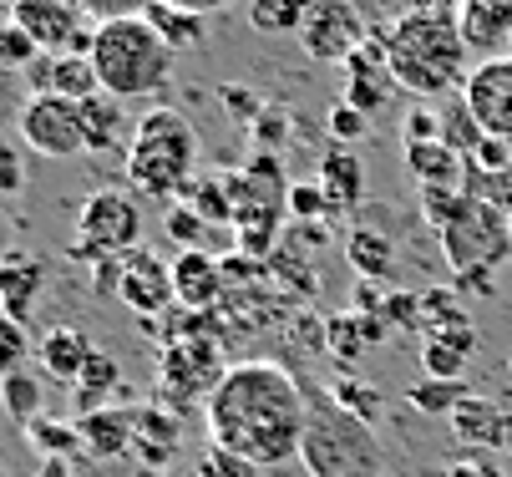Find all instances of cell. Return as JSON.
Here are the masks:
<instances>
[{"mask_svg": "<svg viewBox=\"0 0 512 477\" xmlns=\"http://www.w3.org/2000/svg\"><path fill=\"white\" fill-rule=\"evenodd\" d=\"M305 417H310V396L279 361L229 366L224 381L213 386V396L203 401L208 442L229 447L259 467H279L289 457H300Z\"/></svg>", "mask_w": 512, "mask_h": 477, "instance_id": "6da1fadb", "label": "cell"}, {"mask_svg": "<svg viewBox=\"0 0 512 477\" xmlns=\"http://www.w3.org/2000/svg\"><path fill=\"white\" fill-rule=\"evenodd\" d=\"M386 61L396 87L416 97H447L462 87V66H467V41L457 31V11H406L386 31Z\"/></svg>", "mask_w": 512, "mask_h": 477, "instance_id": "7a4b0ae2", "label": "cell"}, {"mask_svg": "<svg viewBox=\"0 0 512 477\" xmlns=\"http://www.w3.org/2000/svg\"><path fill=\"white\" fill-rule=\"evenodd\" d=\"M198 168V132L183 112L153 107L148 117L132 122V143H127V183L142 198H173L193 188Z\"/></svg>", "mask_w": 512, "mask_h": 477, "instance_id": "3957f363", "label": "cell"}, {"mask_svg": "<svg viewBox=\"0 0 512 477\" xmlns=\"http://www.w3.org/2000/svg\"><path fill=\"white\" fill-rule=\"evenodd\" d=\"M92 72L107 97L132 102V97H158L173 77V46L142 21H107L97 26L92 41Z\"/></svg>", "mask_w": 512, "mask_h": 477, "instance_id": "277c9868", "label": "cell"}, {"mask_svg": "<svg viewBox=\"0 0 512 477\" xmlns=\"http://www.w3.org/2000/svg\"><path fill=\"white\" fill-rule=\"evenodd\" d=\"M310 417L300 437V462L310 477H381V437L376 427H365L350 417L335 396L310 391Z\"/></svg>", "mask_w": 512, "mask_h": 477, "instance_id": "5b68a950", "label": "cell"}, {"mask_svg": "<svg viewBox=\"0 0 512 477\" xmlns=\"http://www.w3.org/2000/svg\"><path fill=\"white\" fill-rule=\"evenodd\" d=\"M442 249H447V264L457 269V275H467V269H497L512 254L507 209L502 203H487L482 193H467L457 203L452 224L442 229Z\"/></svg>", "mask_w": 512, "mask_h": 477, "instance_id": "8992f818", "label": "cell"}, {"mask_svg": "<svg viewBox=\"0 0 512 477\" xmlns=\"http://www.w3.org/2000/svg\"><path fill=\"white\" fill-rule=\"evenodd\" d=\"M142 244V209L137 198L122 193V188H97L82 214H77V244L71 254L87 259V264H102V259H122Z\"/></svg>", "mask_w": 512, "mask_h": 477, "instance_id": "52a82bcc", "label": "cell"}, {"mask_svg": "<svg viewBox=\"0 0 512 477\" xmlns=\"http://www.w3.org/2000/svg\"><path fill=\"white\" fill-rule=\"evenodd\" d=\"M11 16L41 56H92L97 21L82 0H11Z\"/></svg>", "mask_w": 512, "mask_h": 477, "instance_id": "ba28073f", "label": "cell"}, {"mask_svg": "<svg viewBox=\"0 0 512 477\" xmlns=\"http://www.w3.org/2000/svg\"><path fill=\"white\" fill-rule=\"evenodd\" d=\"M21 143L41 158H82L87 153V132H82V102L66 97H31L21 107Z\"/></svg>", "mask_w": 512, "mask_h": 477, "instance_id": "9c48e42d", "label": "cell"}, {"mask_svg": "<svg viewBox=\"0 0 512 477\" xmlns=\"http://www.w3.org/2000/svg\"><path fill=\"white\" fill-rule=\"evenodd\" d=\"M462 102L487 138L512 143V56H487L462 82Z\"/></svg>", "mask_w": 512, "mask_h": 477, "instance_id": "30bf717a", "label": "cell"}, {"mask_svg": "<svg viewBox=\"0 0 512 477\" xmlns=\"http://www.w3.org/2000/svg\"><path fill=\"white\" fill-rule=\"evenodd\" d=\"M365 41V21H360V6L350 0H315V11L300 31V46L310 61H325V66H345L350 51Z\"/></svg>", "mask_w": 512, "mask_h": 477, "instance_id": "8fae6325", "label": "cell"}, {"mask_svg": "<svg viewBox=\"0 0 512 477\" xmlns=\"http://www.w3.org/2000/svg\"><path fill=\"white\" fill-rule=\"evenodd\" d=\"M224 361H218V346L213 340H178V346H168L163 351V391L178 401V406H188V401H208L213 396V386L224 381Z\"/></svg>", "mask_w": 512, "mask_h": 477, "instance_id": "7c38bea8", "label": "cell"}, {"mask_svg": "<svg viewBox=\"0 0 512 477\" xmlns=\"http://www.w3.org/2000/svg\"><path fill=\"white\" fill-rule=\"evenodd\" d=\"M340 72H345V97L340 102H350L365 117H381L391 107L396 77H391V61H386V36H365Z\"/></svg>", "mask_w": 512, "mask_h": 477, "instance_id": "4fadbf2b", "label": "cell"}, {"mask_svg": "<svg viewBox=\"0 0 512 477\" xmlns=\"http://www.w3.org/2000/svg\"><path fill=\"white\" fill-rule=\"evenodd\" d=\"M117 300H122L132 315H148V320L163 315V310H173V305H178V295H173V264L137 244L132 254H122Z\"/></svg>", "mask_w": 512, "mask_h": 477, "instance_id": "5bb4252c", "label": "cell"}, {"mask_svg": "<svg viewBox=\"0 0 512 477\" xmlns=\"http://www.w3.org/2000/svg\"><path fill=\"white\" fill-rule=\"evenodd\" d=\"M46 280H51V269H46L41 254L11 249L6 259H0V315H11V320L31 325V315L41 310Z\"/></svg>", "mask_w": 512, "mask_h": 477, "instance_id": "9a60e30c", "label": "cell"}, {"mask_svg": "<svg viewBox=\"0 0 512 477\" xmlns=\"http://www.w3.org/2000/svg\"><path fill=\"white\" fill-rule=\"evenodd\" d=\"M31 77V97H66V102H87L102 92L97 72H92V56H36L26 66Z\"/></svg>", "mask_w": 512, "mask_h": 477, "instance_id": "2e32d148", "label": "cell"}, {"mask_svg": "<svg viewBox=\"0 0 512 477\" xmlns=\"http://www.w3.org/2000/svg\"><path fill=\"white\" fill-rule=\"evenodd\" d=\"M218 285H224V264H218L208 249H178L173 259V295L178 310H208L218 300Z\"/></svg>", "mask_w": 512, "mask_h": 477, "instance_id": "e0dca14e", "label": "cell"}, {"mask_svg": "<svg viewBox=\"0 0 512 477\" xmlns=\"http://www.w3.org/2000/svg\"><path fill=\"white\" fill-rule=\"evenodd\" d=\"M447 422H452V432H457L462 447L487 452V457H492V452H507V422H512V417L502 412L497 401H487V396H467Z\"/></svg>", "mask_w": 512, "mask_h": 477, "instance_id": "ac0fdd59", "label": "cell"}, {"mask_svg": "<svg viewBox=\"0 0 512 477\" xmlns=\"http://www.w3.org/2000/svg\"><path fill=\"white\" fill-rule=\"evenodd\" d=\"M77 432H82L87 457H97V462L127 457L132 432H137V406H102V412H92V417H77Z\"/></svg>", "mask_w": 512, "mask_h": 477, "instance_id": "d6986e66", "label": "cell"}, {"mask_svg": "<svg viewBox=\"0 0 512 477\" xmlns=\"http://www.w3.org/2000/svg\"><path fill=\"white\" fill-rule=\"evenodd\" d=\"M406 168H411L421 193H467V173H472V163L462 153H452L447 143L406 148Z\"/></svg>", "mask_w": 512, "mask_h": 477, "instance_id": "ffe728a7", "label": "cell"}, {"mask_svg": "<svg viewBox=\"0 0 512 477\" xmlns=\"http://www.w3.org/2000/svg\"><path fill=\"white\" fill-rule=\"evenodd\" d=\"M36 356H41V371H46V376H56V381H66V386H77V376L87 371V361L97 356V346L87 340L82 325H56V330L41 335Z\"/></svg>", "mask_w": 512, "mask_h": 477, "instance_id": "44dd1931", "label": "cell"}, {"mask_svg": "<svg viewBox=\"0 0 512 477\" xmlns=\"http://www.w3.org/2000/svg\"><path fill=\"white\" fill-rule=\"evenodd\" d=\"M320 188L330 198V214H350L355 203L365 198V163L350 148H330L320 158Z\"/></svg>", "mask_w": 512, "mask_h": 477, "instance_id": "7402d4cb", "label": "cell"}, {"mask_svg": "<svg viewBox=\"0 0 512 477\" xmlns=\"http://www.w3.org/2000/svg\"><path fill=\"white\" fill-rule=\"evenodd\" d=\"M457 31L467 46H512V0H462Z\"/></svg>", "mask_w": 512, "mask_h": 477, "instance_id": "603a6c76", "label": "cell"}, {"mask_svg": "<svg viewBox=\"0 0 512 477\" xmlns=\"http://www.w3.org/2000/svg\"><path fill=\"white\" fill-rule=\"evenodd\" d=\"M178 417L158 412V406H137V432H132V457L168 472V457L178 452Z\"/></svg>", "mask_w": 512, "mask_h": 477, "instance_id": "cb8c5ba5", "label": "cell"}, {"mask_svg": "<svg viewBox=\"0 0 512 477\" xmlns=\"http://www.w3.org/2000/svg\"><path fill=\"white\" fill-rule=\"evenodd\" d=\"M82 132H87V153H112V148L132 143V122H127L122 102L107 92L82 102Z\"/></svg>", "mask_w": 512, "mask_h": 477, "instance_id": "d4e9b609", "label": "cell"}, {"mask_svg": "<svg viewBox=\"0 0 512 477\" xmlns=\"http://www.w3.org/2000/svg\"><path fill=\"white\" fill-rule=\"evenodd\" d=\"M345 259H350L355 275L371 280V285H386V280L396 275V244H391V234H381V229H350Z\"/></svg>", "mask_w": 512, "mask_h": 477, "instance_id": "484cf974", "label": "cell"}, {"mask_svg": "<svg viewBox=\"0 0 512 477\" xmlns=\"http://www.w3.org/2000/svg\"><path fill=\"white\" fill-rule=\"evenodd\" d=\"M117 386H122V366L107 351H97L87 361V371L77 376V386H71V406H77V417H92V412H102V406H112Z\"/></svg>", "mask_w": 512, "mask_h": 477, "instance_id": "4316f807", "label": "cell"}, {"mask_svg": "<svg viewBox=\"0 0 512 477\" xmlns=\"http://www.w3.org/2000/svg\"><path fill=\"white\" fill-rule=\"evenodd\" d=\"M279 203H244L234 214V244L244 249V259H264L274 254V239H279Z\"/></svg>", "mask_w": 512, "mask_h": 477, "instance_id": "83f0119b", "label": "cell"}, {"mask_svg": "<svg viewBox=\"0 0 512 477\" xmlns=\"http://www.w3.org/2000/svg\"><path fill=\"white\" fill-rule=\"evenodd\" d=\"M315 0H249V26L264 36H300Z\"/></svg>", "mask_w": 512, "mask_h": 477, "instance_id": "f1b7e54d", "label": "cell"}, {"mask_svg": "<svg viewBox=\"0 0 512 477\" xmlns=\"http://www.w3.org/2000/svg\"><path fill=\"white\" fill-rule=\"evenodd\" d=\"M0 406H6V417L31 427L36 417H46V391H41V376L36 371H11L6 381H0Z\"/></svg>", "mask_w": 512, "mask_h": 477, "instance_id": "f546056e", "label": "cell"}, {"mask_svg": "<svg viewBox=\"0 0 512 477\" xmlns=\"http://www.w3.org/2000/svg\"><path fill=\"white\" fill-rule=\"evenodd\" d=\"M148 26L173 46V56H178V51H203V41H208V21H203V16L173 11V6H163V0L148 11Z\"/></svg>", "mask_w": 512, "mask_h": 477, "instance_id": "4dcf8cb0", "label": "cell"}, {"mask_svg": "<svg viewBox=\"0 0 512 477\" xmlns=\"http://www.w3.org/2000/svg\"><path fill=\"white\" fill-rule=\"evenodd\" d=\"M467 396H472L467 381H431V376H421V381L406 391V401L416 406L421 417H452Z\"/></svg>", "mask_w": 512, "mask_h": 477, "instance_id": "1f68e13d", "label": "cell"}, {"mask_svg": "<svg viewBox=\"0 0 512 477\" xmlns=\"http://www.w3.org/2000/svg\"><path fill=\"white\" fill-rule=\"evenodd\" d=\"M26 442L41 452V457H82V432H77V422H56V417H36L31 427H26Z\"/></svg>", "mask_w": 512, "mask_h": 477, "instance_id": "d6a6232c", "label": "cell"}, {"mask_svg": "<svg viewBox=\"0 0 512 477\" xmlns=\"http://www.w3.org/2000/svg\"><path fill=\"white\" fill-rule=\"evenodd\" d=\"M330 396L345 406L350 417H360L365 427H376V422H381V406H386V401H381V386H371V381H360V376H350V371H345V376L335 381V391H330Z\"/></svg>", "mask_w": 512, "mask_h": 477, "instance_id": "836d02e7", "label": "cell"}, {"mask_svg": "<svg viewBox=\"0 0 512 477\" xmlns=\"http://www.w3.org/2000/svg\"><path fill=\"white\" fill-rule=\"evenodd\" d=\"M487 138V132L477 127V117L467 112V102H457V107H447L442 112V143L452 148V153H462L467 163H472V153H477V143Z\"/></svg>", "mask_w": 512, "mask_h": 477, "instance_id": "e575fe53", "label": "cell"}, {"mask_svg": "<svg viewBox=\"0 0 512 477\" xmlns=\"http://www.w3.org/2000/svg\"><path fill=\"white\" fill-rule=\"evenodd\" d=\"M325 346H330V356L340 361V366H355L365 351V335H360V325H355V315H330L325 320Z\"/></svg>", "mask_w": 512, "mask_h": 477, "instance_id": "d590c367", "label": "cell"}, {"mask_svg": "<svg viewBox=\"0 0 512 477\" xmlns=\"http://www.w3.org/2000/svg\"><path fill=\"white\" fill-rule=\"evenodd\" d=\"M36 56H41V51H36V41L16 26L11 6H0V66H16V72H26Z\"/></svg>", "mask_w": 512, "mask_h": 477, "instance_id": "8d00e7d4", "label": "cell"}, {"mask_svg": "<svg viewBox=\"0 0 512 477\" xmlns=\"http://www.w3.org/2000/svg\"><path fill=\"white\" fill-rule=\"evenodd\" d=\"M457 320H467L457 290H442V285L421 290V330H426V335H431V330H442V325H457Z\"/></svg>", "mask_w": 512, "mask_h": 477, "instance_id": "74e56055", "label": "cell"}, {"mask_svg": "<svg viewBox=\"0 0 512 477\" xmlns=\"http://www.w3.org/2000/svg\"><path fill=\"white\" fill-rule=\"evenodd\" d=\"M284 214L300 219V224H315V219L330 214V198H325L320 183H289L284 188Z\"/></svg>", "mask_w": 512, "mask_h": 477, "instance_id": "f35d334b", "label": "cell"}, {"mask_svg": "<svg viewBox=\"0 0 512 477\" xmlns=\"http://www.w3.org/2000/svg\"><path fill=\"white\" fill-rule=\"evenodd\" d=\"M31 356V330L11 315H0V381H6L11 371H21Z\"/></svg>", "mask_w": 512, "mask_h": 477, "instance_id": "ab89813d", "label": "cell"}, {"mask_svg": "<svg viewBox=\"0 0 512 477\" xmlns=\"http://www.w3.org/2000/svg\"><path fill=\"white\" fill-rule=\"evenodd\" d=\"M462 371H467V356L457 346H442V340H426V346H421V376H431V381H462Z\"/></svg>", "mask_w": 512, "mask_h": 477, "instance_id": "60d3db41", "label": "cell"}, {"mask_svg": "<svg viewBox=\"0 0 512 477\" xmlns=\"http://www.w3.org/2000/svg\"><path fill=\"white\" fill-rule=\"evenodd\" d=\"M259 472H264L259 462H249V457H239L229 447H218V442H208L203 462H198V477H259Z\"/></svg>", "mask_w": 512, "mask_h": 477, "instance_id": "b9f144b4", "label": "cell"}, {"mask_svg": "<svg viewBox=\"0 0 512 477\" xmlns=\"http://www.w3.org/2000/svg\"><path fill=\"white\" fill-rule=\"evenodd\" d=\"M188 203H193L203 219H229V224H234V193H229V183L203 178V183L188 188Z\"/></svg>", "mask_w": 512, "mask_h": 477, "instance_id": "7bdbcfd3", "label": "cell"}, {"mask_svg": "<svg viewBox=\"0 0 512 477\" xmlns=\"http://www.w3.org/2000/svg\"><path fill=\"white\" fill-rule=\"evenodd\" d=\"M203 224H208V219L193 209L188 198H183V203H173V209L163 214V229H168V239H173V244H183V249H198V239H203Z\"/></svg>", "mask_w": 512, "mask_h": 477, "instance_id": "ee69618b", "label": "cell"}, {"mask_svg": "<svg viewBox=\"0 0 512 477\" xmlns=\"http://www.w3.org/2000/svg\"><path fill=\"white\" fill-rule=\"evenodd\" d=\"M325 127H330L335 148H350V143H360L365 132H371V117L355 112L350 102H335V107H330V117H325Z\"/></svg>", "mask_w": 512, "mask_h": 477, "instance_id": "f6af8a7d", "label": "cell"}, {"mask_svg": "<svg viewBox=\"0 0 512 477\" xmlns=\"http://www.w3.org/2000/svg\"><path fill=\"white\" fill-rule=\"evenodd\" d=\"M472 173H482V178H512V143L482 138L477 153H472Z\"/></svg>", "mask_w": 512, "mask_h": 477, "instance_id": "bcb514c9", "label": "cell"}, {"mask_svg": "<svg viewBox=\"0 0 512 477\" xmlns=\"http://www.w3.org/2000/svg\"><path fill=\"white\" fill-rule=\"evenodd\" d=\"M21 193H26V153L0 138V203L21 198Z\"/></svg>", "mask_w": 512, "mask_h": 477, "instance_id": "7dc6e473", "label": "cell"}, {"mask_svg": "<svg viewBox=\"0 0 512 477\" xmlns=\"http://www.w3.org/2000/svg\"><path fill=\"white\" fill-rule=\"evenodd\" d=\"M406 132H401V138H406V148H421V143H442V112H431V107H411L406 112V122H401Z\"/></svg>", "mask_w": 512, "mask_h": 477, "instance_id": "c3c4849f", "label": "cell"}, {"mask_svg": "<svg viewBox=\"0 0 512 477\" xmlns=\"http://www.w3.org/2000/svg\"><path fill=\"white\" fill-rule=\"evenodd\" d=\"M386 320H391V330H421V290H391Z\"/></svg>", "mask_w": 512, "mask_h": 477, "instance_id": "681fc988", "label": "cell"}, {"mask_svg": "<svg viewBox=\"0 0 512 477\" xmlns=\"http://www.w3.org/2000/svg\"><path fill=\"white\" fill-rule=\"evenodd\" d=\"M426 340H442V346H457L462 356L477 351V325L472 320H457V325H442V330H431Z\"/></svg>", "mask_w": 512, "mask_h": 477, "instance_id": "f907efd6", "label": "cell"}, {"mask_svg": "<svg viewBox=\"0 0 512 477\" xmlns=\"http://www.w3.org/2000/svg\"><path fill=\"white\" fill-rule=\"evenodd\" d=\"M447 477H507V472H502V462H497V457H487V452H472V457L452 462V467H447Z\"/></svg>", "mask_w": 512, "mask_h": 477, "instance_id": "816d5d0a", "label": "cell"}, {"mask_svg": "<svg viewBox=\"0 0 512 477\" xmlns=\"http://www.w3.org/2000/svg\"><path fill=\"white\" fill-rule=\"evenodd\" d=\"M386 295H391V290L360 280V285H355V300H350V315H386Z\"/></svg>", "mask_w": 512, "mask_h": 477, "instance_id": "f5cc1de1", "label": "cell"}, {"mask_svg": "<svg viewBox=\"0 0 512 477\" xmlns=\"http://www.w3.org/2000/svg\"><path fill=\"white\" fill-rule=\"evenodd\" d=\"M457 290L492 300V295H497V269H467V275H457Z\"/></svg>", "mask_w": 512, "mask_h": 477, "instance_id": "db71d44e", "label": "cell"}, {"mask_svg": "<svg viewBox=\"0 0 512 477\" xmlns=\"http://www.w3.org/2000/svg\"><path fill=\"white\" fill-rule=\"evenodd\" d=\"M163 6H173V11H188V16H218V11H229L234 0H163Z\"/></svg>", "mask_w": 512, "mask_h": 477, "instance_id": "11a10c76", "label": "cell"}, {"mask_svg": "<svg viewBox=\"0 0 512 477\" xmlns=\"http://www.w3.org/2000/svg\"><path fill=\"white\" fill-rule=\"evenodd\" d=\"M355 325H360V335H365V346H381V340L391 335V320H386V315H355Z\"/></svg>", "mask_w": 512, "mask_h": 477, "instance_id": "9f6ffc18", "label": "cell"}, {"mask_svg": "<svg viewBox=\"0 0 512 477\" xmlns=\"http://www.w3.org/2000/svg\"><path fill=\"white\" fill-rule=\"evenodd\" d=\"M41 477H71V462L66 457H46L41 462Z\"/></svg>", "mask_w": 512, "mask_h": 477, "instance_id": "6f0895ef", "label": "cell"}, {"mask_svg": "<svg viewBox=\"0 0 512 477\" xmlns=\"http://www.w3.org/2000/svg\"><path fill=\"white\" fill-rule=\"evenodd\" d=\"M11 254V219H6V209H0V259Z\"/></svg>", "mask_w": 512, "mask_h": 477, "instance_id": "680465c9", "label": "cell"}, {"mask_svg": "<svg viewBox=\"0 0 512 477\" xmlns=\"http://www.w3.org/2000/svg\"><path fill=\"white\" fill-rule=\"evenodd\" d=\"M158 477H198V472H158Z\"/></svg>", "mask_w": 512, "mask_h": 477, "instance_id": "91938a15", "label": "cell"}, {"mask_svg": "<svg viewBox=\"0 0 512 477\" xmlns=\"http://www.w3.org/2000/svg\"><path fill=\"white\" fill-rule=\"evenodd\" d=\"M457 6H462V0H457ZM442 11H452V0H442Z\"/></svg>", "mask_w": 512, "mask_h": 477, "instance_id": "94428289", "label": "cell"}, {"mask_svg": "<svg viewBox=\"0 0 512 477\" xmlns=\"http://www.w3.org/2000/svg\"><path fill=\"white\" fill-rule=\"evenodd\" d=\"M507 447H512V422H507Z\"/></svg>", "mask_w": 512, "mask_h": 477, "instance_id": "6125c7cd", "label": "cell"}, {"mask_svg": "<svg viewBox=\"0 0 512 477\" xmlns=\"http://www.w3.org/2000/svg\"><path fill=\"white\" fill-rule=\"evenodd\" d=\"M0 477H6V462H0Z\"/></svg>", "mask_w": 512, "mask_h": 477, "instance_id": "be15d7a7", "label": "cell"}, {"mask_svg": "<svg viewBox=\"0 0 512 477\" xmlns=\"http://www.w3.org/2000/svg\"><path fill=\"white\" fill-rule=\"evenodd\" d=\"M507 183H512V178H507Z\"/></svg>", "mask_w": 512, "mask_h": 477, "instance_id": "e7e4bbea", "label": "cell"}]
</instances>
